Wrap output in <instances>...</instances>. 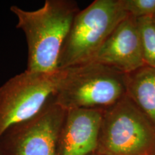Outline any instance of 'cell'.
<instances>
[{
  "label": "cell",
  "instance_id": "277c9868",
  "mask_svg": "<svg viewBox=\"0 0 155 155\" xmlns=\"http://www.w3.org/2000/svg\"><path fill=\"white\" fill-rule=\"evenodd\" d=\"M96 153L155 155V127L128 95L103 111Z\"/></svg>",
  "mask_w": 155,
  "mask_h": 155
},
{
  "label": "cell",
  "instance_id": "3957f363",
  "mask_svg": "<svg viewBox=\"0 0 155 155\" xmlns=\"http://www.w3.org/2000/svg\"><path fill=\"white\" fill-rule=\"evenodd\" d=\"M129 14L121 0H95L75 15L60 55L58 70L91 62Z\"/></svg>",
  "mask_w": 155,
  "mask_h": 155
},
{
  "label": "cell",
  "instance_id": "9c48e42d",
  "mask_svg": "<svg viewBox=\"0 0 155 155\" xmlns=\"http://www.w3.org/2000/svg\"><path fill=\"white\" fill-rule=\"evenodd\" d=\"M127 95L155 127V68L144 65L128 74Z\"/></svg>",
  "mask_w": 155,
  "mask_h": 155
},
{
  "label": "cell",
  "instance_id": "8992f818",
  "mask_svg": "<svg viewBox=\"0 0 155 155\" xmlns=\"http://www.w3.org/2000/svg\"><path fill=\"white\" fill-rule=\"evenodd\" d=\"M66 112L54 97L38 114L3 134L0 152L3 155H56Z\"/></svg>",
  "mask_w": 155,
  "mask_h": 155
},
{
  "label": "cell",
  "instance_id": "5bb4252c",
  "mask_svg": "<svg viewBox=\"0 0 155 155\" xmlns=\"http://www.w3.org/2000/svg\"><path fill=\"white\" fill-rule=\"evenodd\" d=\"M0 155H3V154H2V153H1V152H0Z\"/></svg>",
  "mask_w": 155,
  "mask_h": 155
},
{
  "label": "cell",
  "instance_id": "30bf717a",
  "mask_svg": "<svg viewBox=\"0 0 155 155\" xmlns=\"http://www.w3.org/2000/svg\"><path fill=\"white\" fill-rule=\"evenodd\" d=\"M145 65L155 68V23L152 17L137 19Z\"/></svg>",
  "mask_w": 155,
  "mask_h": 155
},
{
  "label": "cell",
  "instance_id": "ba28073f",
  "mask_svg": "<svg viewBox=\"0 0 155 155\" xmlns=\"http://www.w3.org/2000/svg\"><path fill=\"white\" fill-rule=\"evenodd\" d=\"M103 111L99 108L68 110L56 155H89L96 152Z\"/></svg>",
  "mask_w": 155,
  "mask_h": 155
},
{
  "label": "cell",
  "instance_id": "5b68a950",
  "mask_svg": "<svg viewBox=\"0 0 155 155\" xmlns=\"http://www.w3.org/2000/svg\"><path fill=\"white\" fill-rule=\"evenodd\" d=\"M63 70L25 71L0 87V138L9 127L38 114L55 96Z\"/></svg>",
  "mask_w": 155,
  "mask_h": 155
},
{
  "label": "cell",
  "instance_id": "7a4b0ae2",
  "mask_svg": "<svg viewBox=\"0 0 155 155\" xmlns=\"http://www.w3.org/2000/svg\"><path fill=\"white\" fill-rule=\"evenodd\" d=\"M127 95V75L96 61L63 70L55 96L65 110L105 109Z\"/></svg>",
  "mask_w": 155,
  "mask_h": 155
},
{
  "label": "cell",
  "instance_id": "8fae6325",
  "mask_svg": "<svg viewBox=\"0 0 155 155\" xmlns=\"http://www.w3.org/2000/svg\"><path fill=\"white\" fill-rule=\"evenodd\" d=\"M124 8L135 18L155 16V0H121Z\"/></svg>",
  "mask_w": 155,
  "mask_h": 155
},
{
  "label": "cell",
  "instance_id": "4fadbf2b",
  "mask_svg": "<svg viewBox=\"0 0 155 155\" xmlns=\"http://www.w3.org/2000/svg\"><path fill=\"white\" fill-rule=\"evenodd\" d=\"M152 18H153V20H154V23H155V16H154V17H152Z\"/></svg>",
  "mask_w": 155,
  "mask_h": 155
},
{
  "label": "cell",
  "instance_id": "52a82bcc",
  "mask_svg": "<svg viewBox=\"0 0 155 155\" xmlns=\"http://www.w3.org/2000/svg\"><path fill=\"white\" fill-rule=\"evenodd\" d=\"M92 61L127 75L144 65L137 18L129 15L116 25Z\"/></svg>",
  "mask_w": 155,
  "mask_h": 155
},
{
  "label": "cell",
  "instance_id": "6da1fadb",
  "mask_svg": "<svg viewBox=\"0 0 155 155\" xmlns=\"http://www.w3.org/2000/svg\"><path fill=\"white\" fill-rule=\"evenodd\" d=\"M10 11L17 18V28L25 32L28 44V68L33 72L53 73L58 70L60 55L73 19L80 11L71 0H46L36 10L16 5Z\"/></svg>",
  "mask_w": 155,
  "mask_h": 155
},
{
  "label": "cell",
  "instance_id": "7c38bea8",
  "mask_svg": "<svg viewBox=\"0 0 155 155\" xmlns=\"http://www.w3.org/2000/svg\"><path fill=\"white\" fill-rule=\"evenodd\" d=\"M89 155H101V154H97V153L94 152V153H92V154H89Z\"/></svg>",
  "mask_w": 155,
  "mask_h": 155
}]
</instances>
